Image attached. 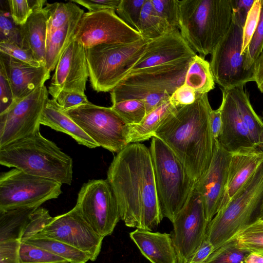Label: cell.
I'll use <instances>...</instances> for the list:
<instances>
[{
  "mask_svg": "<svg viewBox=\"0 0 263 263\" xmlns=\"http://www.w3.org/2000/svg\"><path fill=\"white\" fill-rule=\"evenodd\" d=\"M116 198L120 219L130 228L152 231L162 216L150 149L144 144H128L117 153L107 173Z\"/></svg>",
  "mask_w": 263,
  "mask_h": 263,
  "instance_id": "cell-1",
  "label": "cell"
},
{
  "mask_svg": "<svg viewBox=\"0 0 263 263\" xmlns=\"http://www.w3.org/2000/svg\"><path fill=\"white\" fill-rule=\"evenodd\" d=\"M212 110L208 93H196L193 103L177 108L154 136L171 148L196 182L207 171L213 155Z\"/></svg>",
  "mask_w": 263,
  "mask_h": 263,
  "instance_id": "cell-2",
  "label": "cell"
},
{
  "mask_svg": "<svg viewBox=\"0 0 263 263\" xmlns=\"http://www.w3.org/2000/svg\"><path fill=\"white\" fill-rule=\"evenodd\" d=\"M0 164L71 185L73 160L40 130L0 148Z\"/></svg>",
  "mask_w": 263,
  "mask_h": 263,
  "instance_id": "cell-3",
  "label": "cell"
},
{
  "mask_svg": "<svg viewBox=\"0 0 263 263\" xmlns=\"http://www.w3.org/2000/svg\"><path fill=\"white\" fill-rule=\"evenodd\" d=\"M179 29L199 56L211 54L228 31L232 19L231 0H177Z\"/></svg>",
  "mask_w": 263,
  "mask_h": 263,
  "instance_id": "cell-4",
  "label": "cell"
},
{
  "mask_svg": "<svg viewBox=\"0 0 263 263\" xmlns=\"http://www.w3.org/2000/svg\"><path fill=\"white\" fill-rule=\"evenodd\" d=\"M149 149L161 213L163 218L173 222L188 201L197 182L171 148L159 138H152Z\"/></svg>",
  "mask_w": 263,
  "mask_h": 263,
  "instance_id": "cell-5",
  "label": "cell"
},
{
  "mask_svg": "<svg viewBox=\"0 0 263 263\" xmlns=\"http://www.w3.org/2000/svg\"><path fill=\"white\" fill-rule=\"evenodd\" d=\"M263 199V162L209 223L205 236L215 250L256 218Z\"/></svg>",
  "mask_w": 263,
  "mask_h": 263,
  "instance_id": "cell-6",
  "label": "cell"
},
{
  "mask_svg": "<svg viewBox=\"0 0 263 263\" xmlns=\"http://www.w3.org/2000/svg\"><path fill=\"white\" fill-rule=\"evenodd\" d=\"M151 40L131 43L100 44L86 48L89 79L97 92L111 91L129 73Z\"/></svg>",
  "mask_w": 263,
  "mask_h": 263,
  "instance_id": "cell-7",
  "label": "cell"
},
{
  "mask_svg": "<svg viewBox=\"0 0 263 263\" xmlns=\"http://www.w3.org/2000/svg\"><path fill=\"white\" fill-rule=\"evenodd\" d=\"M193 58L140 69L128 74L110 92L112 104L133 99H143L152 93L165 92L171 95L184 84Z\"/></svg>",
  "mask_w": 263,
  "mask_h": 263,
  "instance_id": "cell-8",
  "label": "cell"
},
{
  "mask_svg": "<svg viewBox=\"0 0 263 263\" xmlns=\"http://www.w3.org/2000/svg\"><path fill=\"white\" fill-rule=\"evenodd\" d=\"M99 146L117 154L127 145L129 125L111 107L89 102L64 111Z\"/></svg>",
  "mask_w": 263,
  "mask_h": 263,
  "instance_id": "cell-9",
  "label": "cell"
},
{
  "mask_svg": "<svg viewBox=\"0 0 263 263\" xmlns=\"http://www.w3.org/2000/svg\"><path fill=\"white\" fill-rule=\"evenodd\" d=\"M62 184L13 168L0 176V211L32 206L57 198Z\"/></svg>",
  "mask_w": 263,
  "mask_h": 263,
  "instance_id": "cell-10",
  "label": "cell"
},
{
  "mask_svg": "<svg viewBox=\"0 0 263 263\" xmlns=\"http://www.w3.org/2000/svg\"><path fill=\"white\" fill-rule=\"evenodd\" d=\"M243 27L232 19L231 26L211 53V69L215 82L230 89L254 81L253 67L246 69V53H241Z\"/></svg>",
  "mask_w": 263,
  "mask_h": 263,
  "instance_id": "cell-11",
  "label": "cell"
},
{
  "mask_svg": "<svg viewBox=\"0 0 263 263\" xmlns=\"http://www.w3.org/2000/svg\"><path fill=\"white\" fill-rule=\"evenodd\" d=\"M95 232L104 238L112 234L120 215L116 198L107 180L84 183L74 206Z\"/></svg>",
  "mask_w": 263,
  "mask_h": 263,
  "instance_id": "cell-12",
  "label": "cell"
},
{
  "mask_svg": "<svg viewBox=\"0 0 263 263\" xmlns=\"http://www.w3.org/2000/svg\"><path fill=\"white\" fill-rule=\"evenodd\" d=\"M143 38L122 21L113 10L84 13L74 32L73 40L85 49L100 44H128Z\"/></svg>",
  "mask_w": 263,
  "mask_h": 263,
  "instance_id": "cell-13",
  "label": "cell"
},
{
  "mask_svg": "<svg viewBox=\"0 0 263 263\" xmlns=\"http://www.w3.org/2000/svg\"><path fill=\"white\" fill-rule=\"evenodd\" d=\"M48 95L44 84L0 114V148L40 130Z\"/></svg>",
  "mask_w": 263,
  "mask_h": 263,
  "instance_id": "cell-14",
  "label": "cell"
},
{
  "mask_svg": "<svg viewBox=\"0 0 263 263\" xmlns=\"http://www.w3.org/2000/svg\"><path fill=\"white\" fill-rule=\"evenodd\" d=\"M172 223L171 235L177 263H187L202 243L209 224L200 194L195 188Z\"/></svg>",
  "mask_w": 263,
  "mask_h": 263,
  "instance_id": "cell-15",
  "label": "cell"
},
{
  "mask_svg": "<svg viewBox=\"0 0 263 263\" xmlns=\"http://www.w3.org/2000/svg\"><path fill=\"white\" fill-rule=\"evenodd\" d=\"M45 236L71 246L95 261L101 249L103 237L94 231L74 207L51 221L33 236ZM32 236V237H33Z\"/></svg>",
  "mask_w": 263,
  "mask_h": 263,
  "instance_id": "cell-16",
  "label": "cell"
},
{
  "mask_svg": "<svg viewBox=\"0 0 263 263\" xmlns=\"http://www.w3.org/2000/svg\"><path fill=\"white\" fill-rule=\"evenodd\" d=\"M232 153L215 140L210 165L197 182L195 190L200 194L205 217L209 223L218 212L227 186Z\"/></svg>",
  "mask_w": 263,
  "mask_h": 263,
  "instance_id": "cell-17",
  "label": "cell"
},
{
  "mask_svg": "<svg viewBox=\"0 0 263 263\" xmlns=\"http://www.w3.org/2000/svg\"><path fill=\"white\" fill-rule=\"evenodd\" d=\"M88 78L85 48L73 39L57 63L48 92L54 99L62 91L85 95Z\"/></svg>",
  "mask_w": 263,
  "mask_h": 263,
  "instance_id": "cell-18",
  "label": "cell"
},
{
  "mask_svg": "<svg viewBox=\"0 0 263 263\" xmlns=\"http://www.w3.org/2000/svg\"><path fill=\"white\" fill-rule=\"evenodd\" d=\"M197 55L180 33L179 29L166 32L151 40L140 59L129 73Z\"/></svg>",
  "mask_w": 263,
  "mask_h": 263,
  "instance_id": "cell-19",
  "label": "cell"
},
{
  "mask_svg": "<svg viewBox=\"0 0 263 263\" xmlns=\"http://www.w3.org/2000/svg\"><path fill=\"white\" fill-rule=\"evenodd\" d=\"M220 106L222 126L218 140L229 152L234 153L257 148L253 143L236 103L228 89L221 88Z\"/></svg>",
  "mask_w": 263,
  "mask_h": 263,
  "instance_id": "cell-20",
  "label": "cell"
},
{
  "mask_svg": "<svg viewBox=\"0 0 263 263\" xmlns=\"http://www.w3.org/2000/svg\"><path fill=\"white\" fill-rule=\"evenodd\" d=\"M0 64L5 69L14 102L32 93L50 78V71L45 66L33 67L1 52Z\"/></svg>",
  "mask_w": 263,
  "mask_h": 263,
  "instance_id": "cell-21",
  "label": "cell"
},
{
  "mask_svg": "<svg viewBox=\"0 0 263 263\" xmlns=\"http://www.w3.org/2000/svg\"><path fill=\"white\" fill-rule=\"evenodd\" d=\"M263 162V148H256L232 154L228 180L219 210L224 208Z\"/></svg>",
  "mask_w": 263,
  "mask_h": 263,
  "instance_id": "cell-22",
  "label": "cell"
},
{
  "mask_svg": "<svg viewBox=\"0 0 263 263\" xmlns=\"http://www.w3.org/2000/svg\"><path fill=\"white\" fill-rule=\"evenodd\" d=\"M129 236L142 254L152 263H177L171 234L137 229Z\"/></svg>",
  "mask_w": 263,
  "mask_h": 263,
  "instance_id": "cell-23",
  "label": "cell"
},
{
  "mask_svg": "<svg viewBox=\"0 0 263 263\" xmlns=\"http://www.w3.org/2000/svg\"><path fill=\"white\" fill-rule=\"evenodd\" d=\"M40 124L68 135L80 145L90 148L99 147L72 119L61 110L54 99L48 100L41 117Z\"/></svg>",
  "mask_w": 263,
  "mask_h": 263,
  "instance_id": "cell-24",
  "label": "cell"
},
{
  "mask_svg": "<svg viewBox=\"0 0 263 263\" xmlns=\"http://www.w3.org/2000/svg\"><path fill=\"white\" fill-rule=\"evenodd\" d=\"M47 13L44 7L34 11L26 22L20 26L22 47L30 51L45 66Z\"/></svg>",
  "mask_w": 263,
  "mask_h": 263,
  "instance_id": "cell-25",
  "label": "cell"
},
{
  "mask_svg": "<svg viewBox=\"0 0 263 263\" xmlns=\"http://www.w3.org/2000/svg\"><path fill=\"white\" fill-rule=\"evenodd\" d=\"M228 90L236 103L253 143L257 148H263V121L252 107L244 86Z\"/></svg>",
  "mask_w": 263,
  "mask_h": 263,
  "instance_id": "cell-26",
  "label": "cell"
},
{
  "mask_svg": "<svg viewBox=\"0 0 263 263\" xmlns=\"http://www.w3.org/2000/svg\"><path fill=\"white\" fill-rule=\"evenodd\" d=\"M177 109L169 100L147 114L140 123L129 125L128 144L152 138L166 119Z\"/></svg>",
  "mask_w": 263,
  "mask_h": 263,
  "instance_id": "cell-27",
  "label": "cell"
},
{
  "mask_svg": "<svg viewBox=\"0 0 263 263\" xmlns=\"http://www.w3.org/2000/svg\"><path fill=\"white\" fill-rule=\"evenodd\" d=\"M39 207L26 206L0 211V242L20 241L31 215Z\"/></svg>",
  "mask_w": 263,
  "mask_h": 263,
  "instance_id": "cell-28",
  "label": "cell"
},
{
  "mask_svg": "<svg viewBox=\"0 0 263 263\" xmlns=\"http://www.w3.org/2000/svg\"><path fill=\"white\" fill-rule=\"evenodd\" d=\"M79 21L55 30L46 39L45 66L50 72L55 69L61 55L73 39Z\"/></svg>",
  "mask_w": 263,
  "mask_h": 263,
  "instance_id": "cell-29",
  "label": "cell"
},
{
  "mask_svg": "<svg viewBox=\"0 0 263 263\" xmlns=\"http://www.w3.org/2000/svg\"><path fill=\"white\" fill-rule=\"evenodd\" d=\"M44 8L47 11L46 39L55 30L76 20H79L84 10L70 1L67 3H47Z\"/></svg>",
  "mask_w": 263,
  "mask_h": 263,
  "instance_id": "cell-30",
  "label": "cell"
},
{
  "mask_svg": "<svg viewBox=\"0 0 263 263\" xmlns=\"http://www.w3.org/2000/svg\"><path fill=\"white\" fill-rule=\"evenodd\" d=\"M215 83L210 63L197 54L189 65L184 84L196 93L204 94L215 88Z\"/></svg>",
  "mask_w": 263,
  "mask_h": 263,
  "instance_id": "cell-31",
  "label": "cell"
},
{
  "mask_svg": "<svg viewBox=\"0 0 263 263\" xmlns=\"http://www.w3.org/2000/svg\"><path fill=\"white\" fill-rule=\"evenodd\" d=\"M41 248L70 263H86L90 258L84 252L62 241L45 236H35L25 242Z\"/></svg>",
  "mask_w": 263,
  "mask_h": 263,
  "instance_id": "cell-32",
  "label": "cell"
},
{
  "mask_svg": "<svg viewBox=\"0 0 263 263\" xmlns=\"http://www.w3.org/2000/svg\"><path fill=\"white\" fill-rule=\"evenodd\" d=\"M137 27V31L142 37L148 40L154 39L166 32L174 31L157 13L151 0H146Z\"/></svg>",
  "mask_w": 263,
  "mask_h": 263,
  "instance_id": "cell-33",
  "label": "cell"
},
{
  "mask_svg": "<svg viewBox=\"0 0 263 263\" xmlns=\"http://www.w3.org/2000/svg\"><path fill=\"white\" fill-rule=\"evenodd\" d=\"M240 249L263 253V221L256 219L241 229L232 240Z\"/></svg>",
  "mask_w": 263,
  "mask_h": 263,
  "instance_id": "cell-34",
  "label": "cell"
},
{
  "mask_svg": "<svg viewBox=\"0 0 263 263\" xmlns=\"http://www.w3.org/2000/svg\"><path fill=\"white\" fill-rule=\"evenodd\" d=\"M111 107L128 125L140 123L147 114L143 99L122 101L112 104Z\"/></svg>",
  "mask_w": 263,
  "mask_h": 263,
  "instance_id": "cell-35",
  "label": "cell"
},
{
  "mask_svg": "<svg viewBox=\"0 0 263 263\" xmlns=\"http://www.w3.org/2000/svg\"><path fill=\"white\" fill-rule=\"evenodd\" d=\"M69 262L46 250L26 242H21L18 263H57Z\"/></svg>",
  "mask_w": 263,
  "mask_h": 263,
  "instance_id": "cell-36",
  "label": "cell"
},
{
  "mask_svg": "<svg viewBox=\"0 0 263 263\" xmlns=\"http://www.w3.org/2000/svg\"><path fill=\"white\" fill-rule=\"evenodd\" d=\"M249 253L239 249L233 239L215 250L204 263H243Z\"/></svg>",
  "mask_w": 263,
  "mask_h": 263,
  "instance_id": "cell-37",
  "label": "cell"
},
{
  "mask_svg": "<svg viewBox=\"0 0 263 263\" xmlns=\"http://www.w3.org/2000/svg\"><path fill=\"white\" fill-rule=\"evenodd\" d=\"M11 16L16 25H24L35 10L43 8L46 5L45 0H8Z\"/></svg>",
  "mask_w": 263,
  "mask_h": 263,
  "instance_id": "cell-38",
  "label": "cell"
},
{
  "mask_svg": "<svg viewBox=\"0 0 263 263\" xmlns=\"http://www.w3.org/2000/svg\"><path fill=\"white\" fill-rule=\"evenodd\" d=\"M14 43L22 47L20 26L14 22L9 12L7 1L1 3L0 10V42Z\"/></svg>",
  "mask_w": 263,
  "mask_h": 263,
  "instance_id": "cell-39",
  "label": "cell"
},
{
  "mask_svg": "<svg viewBox=\"0 0 263 263\" xmlns=\"http://www.w3.org/2000/svg\"><path fill=\"white\" fill-rule=\"evenodd\" d=\"M263 49V0H261L259 22L250 43L244 52L246 53L245 69L248 70L253 64Z\"/></svg>",
  "mask_w": 263,
  "mask_h": 263,
  "instance_id": "cell-40",
  "label": "cell"
},
{
  "mask_svg": "<svg viewBox=\"0 0 263 263\" xmlns=\"http://www.w3.org/2000/svg\"><path fill=\"white\" fill-rule=\"evenodd\" d=\"M146 0H121L116 12L128 25L137 31L138 23Z\"/></svg>",
  "mask_w": 263,
  "mask_h": 263,
  "instance_id": "cell-41",
  "label": "cell"
},
{
  "mask_svg": "<svg viewBox=\"0 0 263 263\" xmlns=\"http://www.w3.org/2000/svg\"><path fill=\"white\" fill-rule=\"evenodd\" d=\"M49 211L43 208H37L31 215L23 232L20 241L25 242L41 231L52 219Z\"/></svg>",
  "mask_w": 263,
  "mask_h": 263,
  "instance_id": "cell-42",
  "label": "cell"
},
{
  "mask_svg": "<svg viewBox=\"0 0 263 263\" xmlns=\"http://www.w3.org/2000/svg\"><path fill=\"white\" fill-rule=\"evenodd\" d=\"M151 1L157 13L170 28L173 30L179 29L177 0Z\"/></svg>",
  "mask_w": 263,
  "mask_h": 263,
  "instance_id": "cell-43",
  "label": "cell"
},
{
  "mask_svg": "<svg viewBox=\"0 0 263 263\" xmlns=\"http://www.w3.org/2000/svg\"><path fill=\"white\" fill-rule=\"evenodd\" d=\"M0 52L10 56L33 67L43 66L28 50L7 42H0Z\"/></svg>",
  "mask_w": 263,
  "mask_h": 263,
  "instance_id": "cell-44",
  "label": "cell"
},
{
  "mask_svg": "<svg viewBox=\"0 0 263 263\" xmlns=\"http://www.w3.org/2000/svg\"><path fill=\"white\" fill-rule=\"evenodd\" d=\"M261 0H255L249 11L243 27V42L241 53L247 49L257 26L260 13Z\"/></svg>",
  "mask_w": 263,
  "mask_h": 263,
  "instance_id": "cell-45",
  "label": "cell"
},
{
  "mask_svg": "<svg viewBox=\"0 0 263 263\" xmlns=\"http://www.w3.org/2000/svg\"><path fill=\"white\" fill-rule=\"evenodd\" d=\"M14 102L12 88L5 69L0 64V114L7 110Z\"/></svg>",
  "mask_w": 263,
  "mask_h": 263,
  "instance_id": "cell-46",
  "label": "cell"
},
{
  "mask_svg": "<svg viewBox=\"0 0 263 263\" xmlns=\"http://www.w3.org/2000/svg\"><path fill=\"white\" fill-rule=\"evenodd\" d=\"M61 110L64 111L89 102L85 95L72 91H61L55 99Z\"/></svg>",
  "mask_w": 263,
  "mask_h": 263,
  "instance_id": "cell-47",
  "label": "cell"
},
{
  "mask_svg": "<svg viewBox=\"0 0 263 263\" xmlns=\"http://www.w3.org/2000/svg\"><path fill=\"white\" fill-rule=\"evenodd\" d=\"M196 99L195 91L184 84L171 95L170 101L174 106L179 108L193 103Z\"/></svg>",
  "mask_w": 263,
  "mask_h": 263,
  "instance_id": "cell-48",
  "label": "cell"
},
{
  "mask_svg": "<svg viewBox=\"0 0 263 263\" xmlns=\"http://www.w3.org/2000/svg\"><path fill=\"white\" fill-rule=\"evenodd\" d=\"M20 243L19 240L0 242V263H18Z\"/></svg>",
  "mask_w": 263,
  "mask_h": 263,
  "instance_id": "cell-49",
  "label": "cell"
},
{
  "mask_svg": "<svg viewBox=\"0 0 263 263\" xmlns=\"http://www.w3.org/2000/svg\"><path fill=\"white\" fill-rule=\"evenodd\" d=\"M255 0H231L232 18L243 27L248 14Z\"/></svg>",
  "mask_w": 263,
  "mask_h": 263,
  "instance_id": "cell-50",
  "label": "cell"
},
{
  "mask_svg": "<svg viewBox=\"0 0 263 263\" xmlns=\"http://www.w3.org/2000/svg\"><path fill=\"white\" fill-rule=\"evenodd\" d=\"M77 4L83 6L88 12H95L102 10L116 11L121 0H72Z\"/></svg>",
  "mask_w": 263,
  "mask_h": 263,
  "instance_id": "cell-51",
  "label": "cell"
},
{
  "mask_svg": "<svg viewBox=\"0 0 263 263\" xmlns=\"http://www.w3.org/2000/svg\"><path fill=\"white\" fill-rule=\"evenodd\" d=\"M214 250V246L205 236L201 246L187 263H204Z\"/></svg>",
  "mask_w": 263,
  "mask_h": 263,
  "instance_id": "cell-52",
  "label": "cell"
},
{
  "mask_svg": "<svg viewBox=\"0 0 263 263\" xmlns=\"http://www.w3.org/2000/svg\"><path fill=\"white\" fill-rule=\"evenodd\" d=\"M170 97L171 95L165 92L152 93L148 95L143 99L145 104L146 114H148L161 105L169 101Z\"/></svg>",
  "mask_w": 263,
  "mask_h": 263,
  "instance_id": "cell-53",
  "label": "cell"
},
{
  "mask_svg": "<svg viewBox=\"0 0 263 263\" xmlns=\"http://www.w3.org/2000/svg\"><path fill=\"white\" fill-rule=\"evenodd\" d=\"M210 125L214 140H218L220 135L221 126V114L220 107L213 110L210 114Z\"/></svg>",
  "mask_w": 263,
  "mask_h": 263,
  "instance_id": "cell-54",
  "label": "cell"
},
{
  "mask_svg": "<svg viewBox=\"0 0 263 263\" xmlns=\"http://www.w3.org/2000/svg\"><path fill=\"white\" fill-rule=\"evenodd\" d=\"M253 77L258 88L263 93V51L253 64Z\"/></svg>",
  "mask_w": 263,
  "mask_h": 263,
  "instance_id": "cell-55",
  "label": "cell"
},
{
  "mask_svg": "<svg viewBox=\"0 0 263 263\" xmlns=\"http://www.w3.org/2000/svg\"><path fill=\"white\" fill-rule=\"evenodd\" d=\"M244 263H263V254L250 252L245 258Z\"/></svg>",
  "mask_w": 263,
  "mask_h": 263,
  "instance_id": "cell-56",
  "label": "cell"
},
{
  "mask_svg": "<svg viewBox=\"0 0 263 263\" xmlns=\"http://www.w3.org/2000/svg\"><path fill=\"white\" fill-rule=\"evenodd\" d=\"M256 219L263 221V199L260 205L259 212Z\"/></svg>",
  "mask_w": 263,
  "mask_h": 263,
  "instance_id": "cell-57",
  "label": "cell"
},
{
  "mask_svg": "<svg viewBox=\"0 0 263 263\" xmlns=\"http://www.w3.org/2000/svg\"><path fill=\"white\" fill-rule=\"evenodd\" d=\"M57 263H70L69 262H57Z\"/></svg>",
  "mask_w": 263,
  "mask_h": 263,
  "instance_id": "cell-58",
  "label": "cell"
},
{
  "mask_svg": "<svg viewBox=\"0 0 263 263\" xmlns=\"http://www.w3.org/2000/svg\"><path fill=\"white\" fill-rule=\"evenodd\" d=\"M262 118H263V114H262Z\"/></svg>",
  "mask_w": 263,
  "mask_h": 263,
  "instance_id": "cell-59",
  "label": "cell"
},
{
  "mask_svg": "<svg viewBox=\"0 0 263 263\" xmlns=\"http://www.w3.org/2000/svg\"><path fill=\"white\" fill-rule=\"evenodd\" d=\"M262 254H263V253H262Z\"/></svg>",
  "mask_w": 263,
  "mask_h": 263,
  "instance_id": "cell-60",
  "label": "cell"
}]
</instances>
